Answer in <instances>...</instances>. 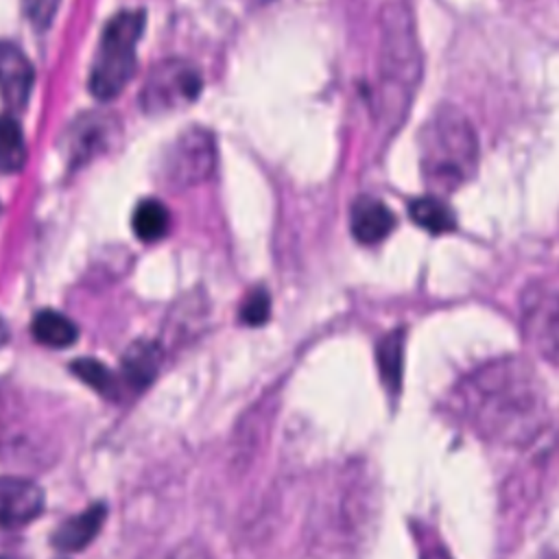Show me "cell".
I'll return each mask as SVG.
<instances>
[{
    "mask_svg": "<svg viewBox=\"0 0 559 559\" xmlns=\"http://www.w3.org/2000/svg\"><path fill=\"white\" fill-rule=\"evenodd\" d=\"M520 321L528 345L559 365V286L535 282L520 297Z\"/></svg>",
    "mask_w": 559,
    "mask_h": 559,
    "instance_id": "cell-8",
    "label": "cell"
},
{
    "mask_svg": "<svg viewBox=\"0 0 559 559\" xmlns=\"http://www.w3.org/2000/svg\"><path fill=\"white\" fill-rule=\"evenodd\" d=\"M52 459V441L26 419L20 397L0 384V461L17 467H44Z\"/></svg>",
    "mask_w": 559,
    "mask_h": 559,
    "instance_id": "cell-6",
    "label": "cell"
},
{
    "mask_svg": "<svg viewBox=\"0 0 559 559\" xmlns=\"http://www.w3.org/2000/svg\"><path fill=\"white\" fill-rule=\"evenodd\" d=\"M131 227L142 242H157L170 229V212L162 201L144 199L133 210Z\"/></svg>",
    "mask_w": 559,
    "mask_h": 559,
    "instance_id": "cell-18",
    "label": "cell"
},
{
    "mask_svg": "<svg viewBox=\"0 0 559 559\" xmlns=\"http://www.w3.org/2000/svg\"><path fill=\"white\" fill-rule=\"evenodd\" d=\"M44 509V491L35 480L0 476V526L17 528L33 522Z\"/></svg>",
    "mask_w": 559,
    "mask_h": 559,
    "instance_id": "cell-10",
    "label": "cell"
},
{
    "mask_svg": "<svg viewBox=\"0 0 559 559\" xmlns=\"http://www.w3.org/2000/svg\"><path fill=\"white\" fill-rule=\"evenodd\" d=\"M0 559H9V557H0Z\"/></svg>",
    "mask_w": 559,
    "mask_h": 559,
    "instance_id": "cell-28",
    "label": "cell"
},
{
    "mask_svg": "<svg viewBox=\"0 0 559 559\" xmlns=\"http://www.w3.org/2000/svg\"><path fill=\"white\" fill-rule=\"evenodd\" d=\"M162 358H164V354H162L159 343L146 341V338L133 341L122 352V358H120L124 382L135 391L146 389L155 380V376L162 367Z\"/></svg>",
    "mask_w": 559,
    "mask_h": 559,
    "instance_id": "cell-14",
    "label": "cell"
},
{
    "mask_svg": "<svg viewBox=\"0 0 559 559\" xmlns=\"http://www.w3.org/2000/svg\"><path fill=\"white\" fill-rule=\"evenodd\" d=\"M63 140L70 162L81 164L105 148L109 140V118L103 114H85L68 127V135Z\"/></svg>",
    "mask_w": 559,
    "mask_h": 559,
    "instance_id": "cell-13",
    "label": "cell"
},
{
    "mask_svg": "<svg viewBox=\"0 0 559 559\" xmlns=\"http://www.w3.org/2000/svg\"><path fill=\"white\" fill-rule=\"evenodd\" d=\"M408 214L411 218L426 231L439 236V234H448L456 227V218L454 212L450 210V205L437 197V194H428V197H417L408 203Z\"/></svg>",
    "mask_w": 559,
    "mask_h": 559,
    "instance_id": "cell-17",
    "label": "cell"
},
{
    "mask_svg": "<svg viewBox=\"0 0 559 559\" xmlns=\"http://www.w3.org/2000/svg\"><path fill=\"white\" fill-rule=\"evenodd\" d=\"M382 487L367 459L341 461L314 485L304 522L312 559H360L378 533Z\"/></svg>",
    "mask_w": 559,
    "mask_h": 559,
    "instance_id": "cell-2",
    "label": "cell"
},
{
    "mask_svg": "<svg viewBox=\"0 0 559 559\" xmlns=\"http://www.w3.org/2000/svg\"><path fill=\"white\" fill-rule=\"evenodd\" d=\"M31 334L37 343L61 349L79 338V328L70 317L57 310H39L31 321Z\"/></svg>",
    "mask_w": 559,
    "mask_h": 559,
    "instance_id": "cell-16",
    "label": "cell"
},
{
    "mask_svg": "<svg viewBox=\"0 0 559 559\" xmlns=\"http://www.w3.org/2000/svg\"><path fill=\"white\" fill-rule=\"evenodd\" d=\"M26 162V142L20 122L11 114L0 116V173H17Z\"/></svg>",
    "mask_w": 559,
    "mask_h": 559,
    "instance_id": "cell-20",
    "label": "cell"
},
{
    "mask_svg": "<svg viewBox=\"0 0 559 559\" xmlns=\"http://www.w3.org/2000/svg\"><path fill=\"white\" fill-rule=\"evenodd\" d=\"M105 513H107L105 504L96 502V504L87 507L85 511H81L79 515L61 522L57 526V531L52 533L55 548L66 550V552L83 550L98 535V531L105 522Z\"/></svg>",
    "mask_w": 559,
    "mask_h": 559,
    "instance_id": "cell-15",
    "label": "cell"
},
{
    "mask_svg": "<svg viewBox=\"0 0 559 559\" xmlns=\"http://www.w3.org/2000/svg\"><path fill=\"white\" fill-rule=\"evenodd\" d=\"M258 2H271V0H258Z\"/></svg>",
    "mask_w": 559,
    "mask_h": 559,
    "instance_id": "cell-27",
    "label": "cell"
},
{
    "mask_svg": "<svg viewBox=\"0 0 559 559\" xmlns=\"http://www.w3.org/2000/svg\"><path fill=\"white\" fill-rule=\"evenodd\" d=\"M395 227L393 212L373 197H358L349 210L352 236L362 245H376L384 240Z\"/></svg>",
    "mask_w": 559,
    "mask_h": 559,
    "instance_id": "cell-12",
    "label": "cell"
},
{
    "mask_svg": "<svg viewBox=\"0 0 559 559\" xmlns=\"http://www.w3.org/2000/svg\"><path fill=\"white\" fill-rule=\"evenodd\" d=\"M7 341H9V328H7V323H4L2 317H0V347H2Z\"/></svg>",
    "mask_w": 559,
    "mask_h": 559,
    "instance_id": "cell-26",
    "label": "cell"
},
{
    "mask_svg": "<svg viewBox=\"0 0 559 559\" xmlns=\"http://www.w3.org/2000/svg\"><path fill=\"white\" fill-rule=\"evenodd\" d=\"M203 79L190 63L170 59L155 66L142 87L140 100L148 114H164L197 100Z\"/></svg>",
    "mask_w": 559,
    "mask_h": 559,
    "instance_id": "cell-9",
    "label": "cell"
},
{
    "mask_svg": "<svg viewBox=\"0 0 559 559\" xmlns=\"http://www.w3.org/2000/svg\"><path fill=\"white\" fill-rule=\"evenodd\" d=\"M269 314H271L269 293L264 288H253L240 306V321L245 325H262V323H266Z\"/></svg>",
    "mask_w": 559,
    "mask_h": 559,
    "instance_id": "cell-22",
    "label": "cell"
},
{
    "mask_svg": "<svg viewBox=\"0 0 559 559\" xmlns=\"http://www.w3.org/2000/svg\"><path fill=\"white\" fill-rule=\"evenodd\" d=\"M478 135L469 118L454 105L432 111L419 131V166L435 194H450L478 170Z\"/></svg>",
    "mask_w": 559,
    "mask_h": 559,
    "instance_id": "cell-4",
    "label": "cell"
},
{
    "mask_svg": "<svg viewBox=\"0 0 559 559\" xmlns=\"http://www.w3.org/2000/svg\"><path fill=\"white\" fill-rule=\"evenodd\" d=\"M419 559H452V557H450V552H448L443 546L435 544V546H426V548L421 550V557H419Z\"/></svg>",
    "mask_w": 559,
    "mask_h": 559,
    "instance_id": "cell-25",
    "label": "cell"
},
{
    "mask_svg": "<svg viewBox=\"0 0 559 559\" xmlns=\"http://www.w3.org/2000/svg\"><path fill=\"white\" fill-rule=\"evenodd\" d=\"M216 168V140L203 127L181 131L164 153L162 175L173 188H192L212 177Z\"/></svg>",
    "mask_w": 559,
    "mask_h": 559,
    "instance_id": "cell-7",
    "label": "cell"
},
{
    "mask_svg": "<svg viewBox=\"0 0 559 559\" xmlns=\"http://www.w3.org/2000/svg\"><path fill=\"white\" fill-rule=\"evenodd\" d=\"M378 103L386 122L400 124L419 85L424 59L415 20L404 2H384L378 13Z\"/></svg>",
    "mask_w": 559,
    "mask_h": 559,
    "instance_id": "cell-3",
    "label": "cell"
},
{
    "mask_svg": "<svg viewBox=\"0 0 559 559\" xmlns=\"http://www.w3.org/2000/svg\"><path fill=\"white\" fill-rule=\"evenodd\" d=\"M144 31V11H122L103 28L92 72L90 92L98 100L116 98L135 74V46Z\"/></svg>",
    "mask_w": 559,
    "mask_h": 559,
    "instance_id": "cell-5",
    "label": "cell"
},
{
    "mask_svg": "<svg viewBox=\"0 0 559 559\" xmlns=\"http://www.w3.org/2000/svg\"><path fill=\"white\" fill-rule=\"evenodd\" d=\"M157 559H207V555L203 552V548H199L194 544H181Z\"/></svg>",
    "mask_w": 559,
    "mask_h": 559,
    "instance_id": "cell-24",
    "label": "cell"
},
{
    "mask_svg": "<svg viewBox=\"0 0 559 559\" xmlns=\"http://www.w3.org/2000/svg\"><path fill=\"white\" fill-rule=\"evenodd\" d=\"M59 2L61 0H22L26 17L37 31H46L52 24V17L59 9Z\"/></svg>",
    "mask_w": 559,
    "mask_h": 559,
    "instance_id": "cell-23",
    "label": "cell"
},
{
    "mask_svg": "<svg viewBox=\"0 0 559 559\" xmlns=\"http://www.w3.org/2000/svg\"><path fill=\"white\" fill-rule=\"evenodd\" d=\"M35 83L28 57L13 44L0 41V94L11 109H24Z\"/></svg>",
    "mask_w": 559,
    "mask_h": 559,
    "instance_id": "cell-11",
    "label": "cell"
},
{
    "mask_svg": "<svg viewBox=\"0 0 559 559\" xmlns=\"http://www.w3.org/2000/svg\"><path fill=\"white\" fill-rule=\"evenodd\" d=\"M463 421L485 441L507 448L533 445L550 428V404L537 371L518 356L493 358L454 389Z\"/></svg>",
    "mask_w": 559,
    "mask_h": 559,
    "instance_id": "cell-1",
    "label": "cell"
},
{
    "mask_svg": "<svg viewBox=\"0 0 559 559\" xmlns=\"http://www.w3.org/2000/svg\"><path fill=\"white\" fill-rule=\"evenodd\" d=\"M70 369L81 382H85L87 386H92L96 393L105 397H116L120 391L118 378L103 362L94 358H79L70 365Z\"/></svg>",
    "mask_w": 559,
    "mask_h": 559,
    "instance_id": "cell-21",
    "label": "cell"
},
{
    "mask_svg": "<svg viewBox=\"0 0 559 559\" xmlns=\"http://www.w3.org/2000/svg\"><path fill=\"white\" fill-rule=\"evenodd\" d=\"M376 354H378V367H380L384 386L391 393H397L402 384V367H404V330L389 332L378 343Z\"/></svg>",
    "mask_w": 559,
    "mask_h": 559,
    "instance_id": "cell-19",
    "label": "cell"
}]
</instances>
